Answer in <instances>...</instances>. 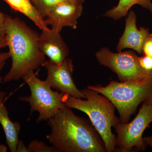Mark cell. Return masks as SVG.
I'll use <instances>...</instances> for the list:
<instances>
[{"label": "cell", "instance_id": "1", "mask_svg": "<svg viewBox=\"0 0 152 152\" xmlns=\"http://www.w3.org/2000/svg\"><path fill=\"white\" fill-rule=\"evenodd\" d=\"M46 138L58 152H106L103 141L91 121L65 106L48 120Z\"/></svg>", "mask_w": 152, "mask_h": 152}, {"label": "cell", "instance_id": "2", "mask_svg": "<svg viewBox=\"0 0 152 152\" xmlns=\"http://www.w3.org/2000/svg\"><path fill=\"white\" fill-rule=\"evenodd\" d=\"M5 37L12 64L3 83L18 80L42 66L45 56L39 46V35L23 21L7 15Z\"/></svg>", "mask_w": 152, "mask_h": 152}, {"label": "cell", "instance_id": "3", "mask_svg": "<svg viewBox=\"0 0 152 152\" xmlns=\"http://www.w3.org/2000/svg\"><path fill=\"white\" fill-rule=\"evenodd\" d=\"M81 91L85 100L65 94L64 103L67 107L88 115L103 141L106 151L116 152V136L112 128L121 121L115 114V106L107 97L94 90L87 88Z\"/></svg>", "mask_w": 152, "mask_h": 152}, {"label": "cell", "instance_id": "4", "mask_svg": "<svg viewBox=\"0 0 152 152\" xmlns=\"http://www.w3.org/2000/svg\"><path fill=\"white\" fill-rule=\"evenodd\" d=\"M87 88L105 96L113 104L122 123L129 122L141 104L152 103V77L125 82L112 81L105 86L97 85Z\"/></svg>", "mask_w": 152, "mask_h": 152}, {"label": "cell", "instance_id": "5", "mask_svg": "<svg viewBox=\"0 0 152 152\" xmlns=\"http://www.w3.org/2000/svg\"><path fill=\"white\" fill-rule=\"evenodd\" d=\"M22 79L28 86L31 95L20 96L19 100L28 103L31 115L33 112H38L37 123L48 121L60 109L66 106L64 101L65 94L52 90L45 81L38 78L34 71L29 72Z\"/></svg>", "mask_w": 152, "mask_h": 152}, {"label": "cell", "instance_id": "6", "mask_svg": "<svg viewBox=\"0 0 152 152\" xmlns=\"http://www.w3.org/2000/svg\"><path fill=\"white\" fill-rule=\"evenodd\" d=\"M152 122V103H143L132 121L120 122L114 128L117 133L116 151L129 152L134 150L145 151L147 146L143 134Z\"/></svg>", "mask_w": 152, "mask_h": 152}, {"label": "cell", "instance_id": "7", "mask_svg": "<svg viewBox=\"0 0 152 152\" xmlns=\"http://www.w3.org/2000/svg\"><path fill=\"white\" fill-rule=\"evenodd\" d=\"M96 57L101 65L116 73L121 82L152 77L142 69L139 64V56L133 51L113 53L108 48H103L96 53Z\"/></svg>", "mask_w": 152, "mask_h": 152}, {"label": "cell", "instance_id": "8", "mask_svg": "<svg viewBox=\"0 0 152 152\" xmlns=\"http://www.w3.org/2000/svg\"><path fill=\"white\" fill-rule=\"evenodd\" d=\"M42 66L47 71V78L45 81L51 88L65 94L84 99L81 90L77 88L73 79L74 65L71 59L67 58L60 64H55L47 60Z\"/></svg>", "mask_w": 152, "mask_h": 152}, {"label": "cell", "instance_id": "9", "mask_svg": "<svg viewBox=\"0 0 152 152\" xmlns=\"http://www.w3.org/2000/svg\"><path fill=\"white\" fill-rule=\"evenodd\" d=\"M83 9V4L69 2L62 3L49 11L44 20L47 26L50 25L51 28L59 32L64 27L75 29Z\"/></svg>", "mask_w": 152, "mask_h": 152}, {"label": "cell", "instance_id": "10", "mask_svg": "<svg viewBox=\"0 0 152 152\" xmlns=\"http://www.w3.org/2000/svg\"><path fill=\"white\" fill-rule=\"evenodd\" d=\"M137 18V15L134 11H129L126 18L124 31L117 45V51L131 49L139 54H142L143 44L150 33L148 28L142 27L138 28Z\"/></svg>", "mask_w": 152, "mask_h": 152}, {"label": "cell", "instance_id": "11", "mask_svg": "<svg viewBox=\"0 0 152 152\" xmlns=\"http://www.w3.org/2000/svg\"><path fill=\"white\" fill-rule=\"evenodd\" d=\"M39 38V46L41 51L49 60L60 64L68 58L69 49L60 33L48 28L42 30Z\"/></svg>", "mask_w": 152, "mask_h": 152}, {"label": "cell", "instance_id": "12", "mask_svg": "<svg viewBox=\"0 0 152 152\" xmlns=\"http://www.w3.org/2000/svg\"><path fill=\"white\" fill-rule=\"evenodd\" d=\"M6 94V92L0 91V124L4 132L6 142L10 151L16 152L19 140L20 124L17 122H13L9 117L7 109L4 104Z\"/></svg>", "mask_w": 152, "mask_h": 152}, {"label": "cell", "instance_id": "13", "mask_svg": "<svg viewBox=\"0 0 152 152\" xmlns=\"http://www.w3.org/2000/svg\"><path fill=\"white\" fill-rule=\"evenodd\" d=\"M14 10L25 15L42 30L48 28L31 0H3Z\"/></svg>", "mask_w": 152, "mask_h": 152}, {"label": "cell", "instance_id": "14", "mask_svg": "<svg viewBox=\"0 0 152 152\" xmlns=\"http://www.w3.org/2000/svg\"><path fill=\"white\" fill-rule=\"evenodd\" d=\"M139 5L148 10L152 15V3L151 0H119L116 6L105 13L104 16L118 20L127 15L131 8Z\"/></svg>", "mask_w": 152, "mask_h": 152}, {"label": "cell", "instance_id": "15", "mask_svg": "<svg viewBox=\"0 0 152 152\" xmlns=\"http://www.w3.org/2000/svg\"><path fill=\"white\" fill-rule=\"evenodd\" d=\"M85 1V0H34L32 3L44 19L49 11L60 4L67 2L83 4Z\"/></svg>", "mask_w": 152, "mask_h": 152}, {"label": "cell", "instance_id": "16", "mask_svg": "<svg viewBox=\"0 0 152 152\" xmlns=\"http://www.w3.org/2000/svg\"><path fill=\"white\" fill-rule=\"evenodd\" d=\"M27 149L28 152H58L53 146H50L38 140L32 141L28 145Z\"/></svg>", "mask_w": 152, "mask_h": 152}, {"label": "cell", "instance_id": "17", "mask_svg": "<svg viewBox=\"0 0 152 152\" xmlns=\"http://www.w3.org/2000/svg\"><path fill=\"white\" fill-rule=\"evenodd\" d=\"M7 46V41L5 36L0 37V49ZM10 58V54L9 52L0 53V84L3 82V78L1 75V72L5 64L6 61Z\"/></svg>", "mask_w": 152, "mask_h": 152}, {"label": "cell", "instance_id": "18", "mask_svg": "<svg viewBox=\"0 0 152 152\" xmlns=\"http://www.w3.org/2000/svg\"><path fill=\"white\" fill-rule=\"evenodd\" d=\"M139 62L144 72L148 75L152 76V57L143 55L139 57Z\"/></svg>", "mask_w": 152, "mask_h": 152}, {"label": "cell", "instance_id": "19", "mask_svg": "<svg viewBox=\"0 0 152 152\" xmlns=\"http://www.w3.org/2000/svg\"><path fill=\"white\" fill-rule=\"evenodd\" d=\"M142 50L143 54L152 57V34L150 33L144 41Z\"/></svg>", "mask_w": 152, "mask_h": 152}, {"label": "cell", "instance_id": "20", "mask_svg": "<svg viewBox=\"0 0 152 152\" xmlns=\"http://www.w3.org/2000/svg\"><path fill=\"white\" fill-rule=\"evenodd\" d=\"M6 16L7 15L0 12V37L5 36Z\"/></svg>", "mask_w": 152, "mask_h": 152}, {"label": "cell", "instance_id": "21", "mask_svg": "<svg viewBox=\"0 0 152 152\" xmlns=\"http://www.w3.org/2000/svg\"><path fill=\"white\" fill-rule=\"evenodd\" d=\"M28 152L27 147L26 146L23 142L19 140L17 145L16 152Z\"/></svg>", "mask_w": 152, "mask_h": 152}, {"label": "cell", "instance_id": "22", "mask_svg": "<svg viewBox=\"0 0 152 152\" xmlns=\"http://www.w3.org/2000/svg\"><path fill=\"white\" fill-rule=\"evenodd\" d=\"M144 140L147 146H149L152 149V136L144 137Z\"/></svg>", "mask_w": 152, "mask_h": 152}, {"label": "cell", "instance_id": "23", "mask_svg": "<svg viewBox=\"0 0 152 152\" xmlns=\"http://www.w3.org/2000/svg\"><path fill=\"white\" fill-rule=\"evenodd\" d=\"M7 151V148L5 145L0 144V152Z\"/></svg>", "mask_w": 152, "mask_h": 152}, {"label": "cell", "instance_id": "24", "mask_svg": "<svg viewBox=\"0 0 152 152\" xmlns=\"http://www.w3.org/2000/svg\"><path fill=\"white\" fill-rule=\"evenodd\" d=\"M31 1H32H32H34V0H31Z\"/></svg>", "mask_w": 152, "mask_h": 152}]
</instances>
